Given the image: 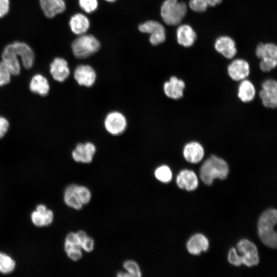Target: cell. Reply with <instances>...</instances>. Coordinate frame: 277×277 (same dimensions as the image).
Listing matches in <instances>:
<instances>
[{
    "instance_id": "6da1fadb",
    "label": "cell",
    "mask_w": 277,
    "mask_h": 277,
    "mask_svg": "<svg viewBox=\"0 0 277 277\" xmlns=\"http://www.w3.org/2000/svg\"><path fill=\"white\" fill-rule=\"evenodd\" d=\"M277 224V209L269 208L260 215L258 223L259 238L266 246L277 248V231L273 230Z\"/></svg>"
},
{
    "instance_id": "7a4b0ae2",
    "label": "cell",
    "mask_w": 277,
    "mask_h": 277,
    "mask_svg": "<svg viewBox=\"0 0 277 277\" xmlns=\"http://www.w3.org/2000/svg\"><path fill=\"white\" fill-rule=\"evenodd\" d=\"M227 163L223 159L211 155L202 165L200 177L207 185H211L215 179L224 180L229 173Z\"/></svg>"
},
{
    "instance_id": "3957f363",
    "label": "cell",
    "mask_w": 277,
    "mask_h": 277,
    "mask_svg": "<svg viewBox=\"0 0 277 277\" xmlns=\"http://www.w3.org/2000/svg\"><path fill=\"white\" fill-rule=\"evenodd\" d=\"M101 48L99 40L93 35H78L71 44V50L77 58H86L97 52Z\"/></svg>"
},
{
    "instance_id": "277c9868",
    "label": "cell",
    "mask_w": 277,
    "mask_h": 277,
    "mask_svg": "<svg viewBox=\"0 0 277 277\" xmlns=\"http://www.w3.org/2000/svg\"><path fill=\"white\" fill-rule=\"evenodd\" d=\"M186 12V4L177 0H165L161 8V15L163 21L170 26L180 24Z\"/></svg>"
},
{
    "instance_id": "5b68a950",
    "label": "cell",
    "mask_w": 277,
    "mask_h": 277,
    "mask_svg": "<svg viewBox=\"0 0 277 277\" xmlns=\"http://www.w3.org/2000/svg\"><path fill=\"white\" fill-rule=\"evenodd\" d=\"M236 249L241 256L242 264L247 267H252L259 264L258 248L252 242L247 239H242L237 243Z\"/></svg>"
},
{
    "instance_id": "8992f818",
    "label": "cell",
    "mask_w": 277,
    "mask_h": 277,
    "mask_svg": "<svg viewBox=\"0 0 277 277\" xmlns=\"http://www.w3.org/2000/svg\"><path fill=\"white\" fill-rule=\"evenodd\" d=\"M259 95L263 106L268 108L277 107V81L267 79L261 85Z\"/></svg>"
},
{
    "instance_id": "52a82bcc",
    "label": "cell",
    "mask_w": 277,
    "mask_h": 277,
    "mask_svg": "<svg viewBox=\"0 0 277 277\" xmlns=\"http://www.w3.org/2000/svg\"><path fill=\"white\" fill-rule=\"evenodd\" d=\"M2 61L12 75H17L21 71V65L18 55L13 43L8 44L4 48L1 55Z\"/></svg>"
},
{
    "instance_id": "ba28073f",
    "label": "cell",
    "mask_w": 277,
    "mask_h": 277,
    "mask_svg": "<svg viewBox=\"0 0 277 277\" xmlns=\"http://www.w3.org/2000/svg\"><path fill=\"white\" fill-rule=\"evenodd\" d=\"M104 125L107 131L111 134L118 135L123 133L127 127L124 115L119 112L109 113L106 116Z\"/></svg>"
},
{
    "instance_id": "9c48e42d",
    "label": "cell",
    "mask_w": 277,
    "mask_h": 277,
    "mask_svg": "<svg viewBox=\"0 0 277 277\" xmlns=\"http://www.w3.org/2000/svg\"><path fill=\"white\" fill-rule=\"evenodd\" d=\"M229 76L235 81H242L249 75L250 66L248 63L243 59L233 60L227 68Z\"/></svg>"
},
{
    "instance_id": "30bf717a",
    "label": "cell",
    "mask_w": 277,
    "mask_h": 277,
    "mask_svg": "<svg viewBox=\"0 0 277 277\" xmlns=\"http://www.w3.org/2000/svg\"><path fill=\"white\" fill-rule=\"evenodd\" d=\"M96 76L95 70L88 65H78L74 72V77L77 83L86 87H90L94 83Z\"/></svg>"
},
{
    "instance_id": "8fae6325",
    "label": "cell",
    "mask_w": 277,
    "mask_h": 277,
    "mask_svg": "<svg viewBox=\"0 0 277 277\" xmlns=\"http://www.w3.org/2000/svg\"><path fill=\"white\" fill-rule=\"evenodd\" d=\"M177 186L187 191H193L198 186L199 180L195 173L191 170H181L176 178Z\"/></svg>"
},
{
    "instance_id": "7c38bea8",
    "label": "cell",
    "mask_w": 277,
    "mask_h": 277,
    "mask_svg": "<svg viewBox=\"0 0 277 277\" xmlns=\"http://www.w3.org/2000/svg\"><path fill=\"white\" fill-rule=\"evenodd\" d=\"M50 72L55 81L60 82L64 81L70 74L68 62L62 57L55 58L50 64Z\"/></svg>"
},
{
    "instance_id": "4fadbf2b",
    "label": "cell",
    "mask_w": 277,
    "mask_h": 277,
    "mask_svg": "<svg viewBox=\"0 0 277 277\" xmlns=\"http://www.w3.org/2000/svg\"><path fill=\"white\" fill-rule=\"evenodd\" d=\"M69 26L71 32L78 36L86 33L90 27V22L85 14L76 13L70 17Z\"/></svg>"
},
{
    "instance_id": "5bb4252c",
    "label": "cell",
    "mask_w": 277,
    "mask_h": 277,
    "mask_svg": "<svg viewBox=\"0 0 277 277\" xmlns=\"http://www.w3.org/2000/svg\"><path fill=\"white\" fill-rule=\"evenodd\" d=\"M95 151V147L91 143L79 144L72 151V155L77 162L89 163L92 161Z\"/></svg>"
},
{
    "instance_id": "9a60e30c",
    "label": "cell",
    "mask_w": 277,
    "mask_h": 277,
    "mask_svg": "<svg viewBox=\"0 0 277 277\" xmlns=\"http://www.w3.org/2000/svg\"><path fill=\"white\" fill-rule=\"evenodd\" d=\"M41 9L48 18H53L66 9L65 0H39Z\"/></svg>"
},
{
    "instance_id": "2e32d148",
    "label": "cell",
    "mask_w": 277,
    "mask_h": 277,
    "mask_svg": "<svg viewBox=\"0 0 277 277\" xmlns=\"http://www.w3.org/2000/svg\"><path fill=\"white\" fill-rule=\"evenodd\" d=\"M183 154L188 162L196 164L201 162L204 157V149L199 142H191L185 145Z\"/></svg>"
},
{
    "instance_id": "e0dca14e",
    "label": "cell",
    "mask_w": 277,
    "mask_h": 277,
    "mask_svg": "<svg viewBox=\"0 0 277 277\" xmlns=\"http://www.w3.org/2000/svg\"><path fill=\"white\" fill-rule=\"evenodd\" d=\"M13 44L17 54L22 60L23 66L28 69L31 68L35 60L33 49L25 42L15 41L13 42Z\"/></svg>"
},
{
    "instance_id": "ac0fdd59",
    "label": "cell",
    "mask_w": 277,
    "mask_h": 277,
    "mask_svg": "<svg viewBox=\"0 0 277 277\" xmlns=\"http://www.w3.org/2000/svg\"><path fill=\"white\" fill-rule=\"evenodd\" d=\"M214 47L218 52L228 59L232 58L237 52L234 41L227 36L217 38L215 42Z\"/></svg>"
},
{
    "instance_id": "d6986e66",
    "label": "cell",
    "mask_w": 277,
    "mask_h": 277,
    "mask_svg": "<svg viewBox=\"0 0 277 277\" xmlns=\"http://www.w3.org/2000/svg\"><path fill=\"white\" fill-rule=\"evenodd\" d=\"M209 246L208 239L201 233H196L192 235L186 245L188 251L193 255H198L202 252L206 251Z\"/></svg>"
},
{
    "instance_id": "ffe728a7",
    "label": "cell",
    "mask_w": 277,
    "mask_h": 277,
    "mask_svg": "<svg viewBox=\"0 0 277 277\" xmlns=\"http://www.w3.org/2000/svg\"><path fill=\"white\" fill-rule=\"evenodd\" d=\"M185 83L176 76H172L169 81L164 83V91L166 95L171 98L176 100L183 95Z\"/></svg>"
},
{
    "instance_id": "44dd1931",
    "label": "cell",
    "mask_w": 277,
    "mask_h": 277,
    "mask_svg": "<svg viewBox=\"0 0 277 277\" xmlns=\"http://www.w3.org/2000/svg\"><path fill=\"white\" fill-rule=\"evenodd\" d=\"M176 38L178 43L186 47L193 45L196 39V34L189 25L180 26L176 30Z\"/></svg>"
},
{
    "instance_id": "7402d4cb",
    "label": "cell",
    "mask_w": 277,
    "mask_h": 277,
    "mask_svg": "<svg viewBox=\"0 0 277 277\" xmlns=\"http://www.w3.org/2000/svg\"><path fill=\"white\" fill-rule=\"evenodd\" d=\"M255 93V87L251 82L246 79L241 81L238 93L241 101L244 103L251 102L254 99Z\"/></svg>"
},
{
    "instance_id": "603a6c76",
    "label": "cell",
    "mask_w": 277,
    "mask_h": 277,
    "mask_svg": "<svg viewBox=\"0 0 277 277\" xmlns=\"http://www.w3.org/2000/svg\"><path fill=\"white\" fill-rule=\"evenodd\" d=\"M30 90L42 96L46 95L49 91V84L47 78L37 74L34 75L30 83Z\"/></svg>"
},
{
    "instance_id": "cb8c5ba5",
    "label": "cell",
    "mask_w": 277,
    "mask_h": 277,
    "mask_svg": "<svg viewBox=\"0 0 277 277\" xmlns=\"http://www.w3.org/2000/svg\"><path fill=\"white\" fill-rule=\"evenodd\" d=\"M255 54L261 60L268 58L277 61V45L272 43H260L256 48Z\"/></svg>"
},
{
    "instance_id": "d4e9b609",
    "label": "cell",
    "mask_w": 277,
    "mask_h": 277,
    "mask_svg": "<svg viewBox=\"0 0 277 277\" xmlns=\"http://www.w3.org/2000/svg\"><path fill=\"white\" fill-rule=\"evenodd\" d=\"M154 175L159 181L162 183H168L172 179V173L168 166L162 165L155 169Z\"/></svg>"
},
{
    "instance_id": "484cf974",
    "label": "cell",
    "mask_w": 277,
    "mask_h": 277,
    "mask_svg": "<svg viewBox=\"0 0 277 277\" xmlns=\"http://www.w3.org/2000/svg\"><path fill=\"white\" fill-rule=\"evenodd\" d=\"M14 260L7 254L0 253V272L8 273L12 272L15 267Z\"/></svg>"
},
{
    "instance_id": "4316f807",
    "label": "cell",
    "mask_w": 277,
    "mask_h": 277,
    "mask_svg": "<svg viewBox=\"0 0 277 277\" xmlns=\"http://www.w3.org/2000/svg\"><path fill=\"white\" fill-rule=\"evenodd\" d=\"M64 249L68 258L73 261H77L82 257L80 246L64 243Z\"/></svg>"
},
{
    "instance_id": "83f0119b",
    "label": "cell",
    "mask_w": 277,
    "mask_h": 277,
    "mask_svg": "<svg viewBox=\"0 0 277 277\" xmlns=\"http://www.w3.org/2000/svg\"><path fill=\"white\" fill-rule=\"evenodd\" d=\"M164 26L159 22L149 20L140 24L138 26L139 31L142 33L151 34Z\"/></svg>"
},
{
    "instance_id": "f1b7e54d",
    "label": "cell",
    "mask_w": 277,
    "mask_h": 277,
    "mask_svg": "<svg viewBox=\"0 0 277 277\" xmlns=\"http://www.w3.org/2000/svg\"><path fill=\"white\" fill-rule=\"evenodd\" d=\"M64 201L66 205L75 210H80L83 204L75 193H64Z\"/></svg>"
},
{
    "instance_id": "f546056e",
    "label": "cell",
    "mask_w": 277,
    "mask_h": 277,
    "mask_svg": "<svg viewBox=\"0 0 277 277\" xmlns=\"http://www.w3.org/2000/svg\"><path fill=\"white\" fill-rule=\"evenodd\" d=\"M74 193L76 194L83 205L88 204L91 200V192L86 187L76 185Z\"/></svg>"
},
{
    "instance_id": "4dcf8cb0",
    "label": "cell",
    "mask_w": 277,
    "mask_h": 277,
    "mask_svg": "<svg viewBox=\"0 0 277 277\" xmlns=\"http://www.w3.org/2000/svg\"><path fill=\"white\" fill-rule=\"evenodd\" d=\"M123 267L131 277H140L142 275L138 265L134 261H126L123 263Z\"/></svg>"
},
{
    "instance_id": "1f68e13d",
    "label": "cell",
    "mask_w": 277,
    "mask_h": 277,
    "mask_svg": "<svg viewBox=\"0 0 277 277\" xmlns=\"http://www.w3.org/2000/svg\"><path fill=\"white\" fill-rule=\"evenodd\" d=\"M78 5L81 9L87 13H92L98 7V0H78Z\"/></svg>"
},
{
    "instance_id": "d6a6232c",
    "label": "cell",
    "mask_w": 277,
    "mask_h": 277,
    "mask_svg": "<svg viewBox=\"0 0 277 277\" xmlns=\"http://www.w3.org/2000/svg\"><path fill=\"white\" fill-rule=\"evenodd\" d=\"M165 38V30L164 27H163L150 34L149 42L152 45L156 46L164 42Z\"/></svg>"
},
{
    "instance_id": "836d02e7",
    "label": "cell",
    "mask_w": 277,
    "mask_h": 277,
    "mask_svg": "<svg viewBox=\"0 0 277 277\" xmlns=\"http://www.w3.org/2000/svg\"><path fill=\"white\" fill-rule=\"evenodd\" d=\"M189 6L193 11L202 12L206 11L208 4L206 0H190Z\"/></svg>"
},
{
    "instance_id": "e575fe53",
    "label": "cell",
    "mask_w": 277,
    "mask_h": 277,
    "mask_svg": "<svg viewBox=\"0 0 277 277\" xmlns=\"http://www.w3.org/2000/svg\"><path fill=\"white\" fill-rule=\"evenodd\" d=\"M228 261L232 265L240 266L242 265L241 258L235 248H231L228 254Z\"/></svg>"
},
{
    "instance_id": "d590c367",
    "label": "cell",
    "mask_w": 277,
    "mask_h": 277,
    "mask_svg": "<svg viewBox=\"0 0 277 277\" xmlns=\"http://www.w3.org/2000/svg\"><path fill=\"white\" fill-rule=\"evenodd\" d=\"M11 73L2 61H0V87L8 84L10 81Z\"/></svg>"
},
{
    "instance_id": "8d00e7d4",
    "label": "cell",
    "mask_w": 277,
    "mask_h": 277,
    "mask_svg": "<svg viewBox=\"0 0 277 277\" xmlns=\"http://www.w3.org/2000/svg\"><path fill=\"white\" fill-rule=\"evenodd\" d=\"M277 67V61L271 58L262 59L260 68L263 72H269Z\"/></svg>"
},
{
    "instance_id": "74e56055",
    "label": "cell",
    "mask_w": 277,
    "mask_h": 277,
    "mask_svg": "<svg viewBox=\"0 0 277 277\" xmlns=\"http://www.w3.org/2000/svg\"><path fill=\"white\" fill-rule=\"evenodd\" d=\"M46 211L44 213H41L35 210L32 213L31 215V220L35 226L38 227H42L45 226V213L46 212Z\"/></svg>"
},
{
    "instance_id": "f35d334b",
    "label": "cell",
    "mask_w": 277,
    "mask_h": 277,
    "mask_svg": "<svg viewBox=\"0 0 277 277\" xmlns=\"http://www.w3.org/2000/svg\"><path fill=\"white\" fill-rule=\"evenodd\" d=\"M94 242L92 238L87 237L82 242L81 248L87 252H90L94 249Z\"/></svg>"
},
{
    "instance_id": "ab89813d",
    "label": "cell",
    "mask_w": 277,
    "mask_h": 277,
    "mask_svg": "<svg viewBox=\"0 0 277 277\" xmlns=\"http://www.w3.org/2000/svg\"><path fill=\"white\" fill-rule=\"evenodd\" d=\"M65 243L81 247V243L76 233H68L65 238Z\"/></svg>"
},
{
    "instance_id": "60d3db41",
    "label": "cell",
    "mask_w": 277,
    "mask_h": 277,
    "mask_svg": "<svg viewBox=\"0 0 277 277\" xmlns=\"http://www.w3.org/2000/svg\"><path fill=\"white\" fill-rule=\"evenodd\" d=\"M10 9L9 0H0V18L5 16Z\"/></svg>"
},
{
    "instance_id": "b9f144b4",
    "label": "cell",
    "mask_w": 277,
    "mask_h": 277,
    "mask_svg": "<svg viewBox=\"0 0 277 277\" xmlns=\"http://www.w3.org/2000/svg\"><path fill=\"white\" fill-rule=\"evenodd\" d=\"M8 128V121L4 117L0 116V138H2L5 135Z\"/></svg>"
},
{
    "instance_id": "7bdbcfd3",
    "label": "cell",
    "mask_w": 277,
    "mask_h": 277,
    "mask_svg": "<svg viewBox=\"0 0 277 277\" xmlns=\"http://www.w3.org/2000/svg\"><path fill=\"white\" fill-rule=\"evenodd\" d=\"M53 220V213L52 210L47 209L45 213V226H48L52 222Z\"/></svg>"
},
{
    "instance_id": "ee69618b",
    "label": "cell",
    "mask_w": 277,
    "mask_h": 277,
    "mask_svg": "<svg viewBox=\"0 0 277 277\" xmlns=\"http://www.w3.org/2000/svg\"><path fill=\"white\" fill-rule=\"evenodd\" d=\"M81 244L82 242L87 237V235L85 231L79 230L76 232Z\"/></svg>"
},
{
    "instance_id": "f6af8a7d",
    "label": "cell",
    "mask_w": 277,
    "mask_h": 277,
    "mask_svg": "<svg viewBox=\"0 0 277 277\" xmlns=\"http://www.w3.org/2000/svg\"><path fill=\"white\" fill-rule=\"evenodd\" d=\"M208 5L215 6L221 3L222 0H206Z\"/></svg>"
},
{
    "instance_id": "bcb514c9",
    "label": "cell",
    "mask_w": 277,
    "mask_h": 277,
    "mask_svg": "<svg viewBox=\"0 0 277 277\" xmlns=\"http://www.w3.org/2000/svg\"><path fill=\"white\" fill-rule=\"evenodd\" d=\"M47 210L46 207L44 205H39L36 207V210L41 212L44 213Z\"/></svg>"
},
{
    "instance_id": "7dc6e473",
    "label": "cell",
    "mask_w": 277,
    "mask_h": 277,
    "mask_svg": "<svg viewBox=\"0 0 277 277\" xmlns=\"http://www.w3.org/2000/svg\"><path fill=\"white\" fill-rule=\"evenodd\" d=\"M117 276H130V274L127 272H118L117 274Z\"/></svg>"
},
{
    "instance_id": "c3c4849f",
    "label": "cell",
    "mask_w": 277,
    "mask_h": 277,
    "mask_svg": "<svg viewBox=\"0 0 277 277\" xmlns=\"http://www.w3.org/2000/svg\"><path fill=\"white\" fill-rule=\"evenodd\" d=\"M104 1L108 3H113V2H115L116 0H104Z\"/></svg>"
}]
</instances>
